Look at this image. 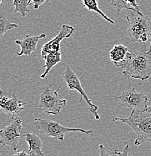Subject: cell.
<instances>
[{
    "mask_svg": "<svg viewBox=\"0 0 151 156\" xmlns=\"http://www.w3.org/2000/svg\"><path fill=\"white\" fill-rule=\"evenodd\" d=\"M127 33L132 42H142L146 46L151 32V20L147 16L141 15L133 11H128Z\"/></svg>",
    "mask_w": 151,
    "mask_h": 156,
    "instance_id": "obj_3",
    "label": "cell"
},
{
    "mask_svg": "<svg viewBox=\"0 0 151 156\" xmlns=\"http://www.w3.org/2000/svg\"><path fill=\"white\" fill-rule=\"evenodd\" d=\"M52 87L53 84H50L42 88L37 107L48 115H58L65 108L67 101L62 99L58 94L61 87L56 90L52 89Z\"/></svg>",
    "mask_w": 151,
    "mask_h": 156,
    "instance_id": "obj_5",
    "label": "cell"
},
{
    "mask_svg": "<svg viewBox=\"0 0 151 156\" xmlns=\"http://www.w3.org/2000/svg\"><path fill=\"white\" fill-rule=\"evenodd\" d=\"M149 48H148V50H147V52L148 53H151V32L150 34V35H149Z\"/></svg>",
    "mask_w": 151,
    "mask_h": 156,
    "instance_id": "obj_24",
    "label": "cell"
},
{
    "mask_svg": "<svg viewBox=\"0 0 151 156\" xmlns=\"http://www.w3.org/2000/svg\"><path fill=\"white\" fill-rule=\"evenodd\" d=\"M112 121L123 122L131 127L137 135L135 141L136 146H140L144 143H151V113L147 111L138 113L132 110L129 117H114Z\"/></svg>",
    "mask_w": 151,
    "mask_h": 156,
    "instance_id": "obj_2",
    "label": "cell"
},
{
    "mask_svg": "<svg viewBox=\"0 0 151 156\" xmlns=\"http://www.w3.org/2000/svg\"><path fill=\"white\" fill-rule=\"evenodd\" d=\"M44 59L45 60V71L41 75V78L44 79L47 76V74L51 71V69L55 66L62 62V54L60 51H53L50 52L49 54L47 55Z\"/></svg>",
    "mask_w": 151,
    "mask_h": 156,
    "instance_id": "obj_14",
    "label": "cell"
},
{
    "mask_svg": "<svg viewBox=\"0 0 151 156\" xmlns=\"http://www.w3.org/2000/svg\"><path fill=\"white\" fill-rule=\"evenodd\" d=\"M22 129V120L20 117L13 118L10 124L0 129V145L9 146L14 151H17Z\"/></svg>",
    "mask_w": 151,
    "mask_h": 156,
    "instance_id": "obj_8",
    "label": "cell"
},
{
    "mask_svg": "<svg viewBox=\"0 0 151 156\" xmlns=\"http://www.w3.org/2000/svg\"><path fill=\"white\" fill-rule=\"evenodd\" d=\"M116 98L119 99L123 107L135 110L138 113L147 111L148 98L143 92H138L135 88L129 87L127 90L124 91L120 96Z\"/></svg>",
    "mask_w": 151,
    "mask_h": 156,
    "instance_id": "obj_7",
    "label": "cell"
},
{
    "mask_svg": "<svg viewBox=\"0 0 151 156\" xmlns=\"http://www.w3.org/2000/svg\"><path fill=\"white\" fill-rule=\"evenodd\" d=\"M117 153L118 156H129V146L126 145L123 148V149L122 151H117Z\"/></svg>",
    "mask_w": 151,
    "mask_h": 156,
    "instance_id": "obj_22",
    "label": "cell"
},
{
    "mask_svg": "<svg viewBox=\"0 0 151 156\" xmlns=\"http://www.w3.org/2000/svg\"><path fill=\"white\" fill-rule=\"evenodd\" d=\"M2 93H3V91L2 90V89L0 88V95H2Z\"/></svg>",
    "mask_w": 151,
    "mask_h": 156,
    "instance_id": "obj_26",
    "label": "cell"
},
{
    "mask_svg": "<svg viewBox=\"0 0 151 156\" xmlns=\"http://www.w3.org/2000/svg\"><path fill=\"white\" fill-rule=\"evenodd\" d=\"M111 5L117 12H119L123 9H126L127 11H133L138 13V11L131 7L126 0H111Z\"/></svg>",
    "mask_w": 151,
    "mask_h": 156,
    "instance_id": "obj_18",
    "label": "cell"
},
{
    "mask_svg": "<svg viewBox=\"0 0 151 156\" xmlns=\"http://www.w3.org/2000/svg\"><path fill=\"white\" fill-rule=\"evenodd\" d=\"M147 111L148 112V113H151V105H150V106H148V107H147Z\"/></svg>",
    "mask_w": 151,
    "mask_h": 156,
    "instance_id": "obj_25",
    "label": "cell"
},
{
    "mask_svg": "<svg viewBox=\"0 0 151 156\" xmlns=\"http://www.w3.org/2000/svg\"><path fill=\"white\" fill-rule=\"evenodd\" d=\"M2 0H0V4H1V3H2Z\"/></svg>",
    "mask_w": 151,
    "mask_h": 156,
    "instance_id": "obj_27",
    "label": "cell"
},
{
    "mask_svg": "<svg viewBox=\"0 0 151 156\" xmlns=\"http://www.w3.org/2000/svg\"><path fill=\"white\" fill-rule=\"evenodd\" d=\"M15 28H18V25L17 24L11 23L4 16H1L0 17V38H2L9 31Z\"/></svg>",
    "mask_w": 151,
    "mask_h": 156,
    "instance_id": "obj_17",
    "label": "cell"
},
{
    "mask_svg": "<svg viewBox=\"0 0 151 156\" xmlns=\"http://www.w3.org/2000/svg\"><path fill=\"white\" fill-rule=\"evenodd\" d=\"M62 77H63L64 81L67 84L69 90H76L81 95V98L79 100V103H81L82 101L83 98H85V101H87V105H89V110H90V111L94 115L95 119H99L100 116L98 113V106L92 103L91 100L89 98L88 95H87L85 91L83 89L81 83L80 79H79L78 76L75 74V72L73 71L69 66H66V70L63 72V74H62Z\"/></svg>",
    "mask_w": 151,
    "mask_h": 156,
    "instance_id": "obj_6",
    "label": "cell"
},
{
    "mask_svg": "<svg viewBox=\"0 0 151 156\" xmlns=\"http://www.w3.org/2000/svg\"><path fill=\"white\" fill-rule=\"evenodd\" d=\"M99 150H100L99 156H118L116 150L114 151L109 150V149H107L103 144H100L99 145Z\"/></svg>",
    "mask_w": 151,
    "mask_h": 156,
    "instance_id": "obj_19",
    "label": "cell"
},
{
    "mask_svg": "<svg viewBox=\"0 0 151 156\" xmlns=\"http://www.w3.org/2000/svg\"><path fill=\"white\" fill-rule=\"evenodd\" d=\"M82 5L85 9H87L88 11H94V12L98 13L99 14H100L102 17H103V18L106 21H108V23L111 24H115L114 21L110 19L107 15H105L102 12V10L99 9L97 0H82Z\"/></svg>",
    "mask_w": 151,
    "mask_h": 156,
    "instance_id": "obj_15",
    "label": "cell"
},
{
    "mask_svg": "<svg viewBox=\"0 0 151 156\" xmlns=\"http://www.w3.org/2000/svg\"><path fill=\"white\" fill-rule=\"evenodd\" d=\"M11 156H31L29 155L25 150L21 151H14V153H13Z\"/></svg>",
    "mask_w": 151,
    "mask_h": 156,
    "instance_id": "obj_23",
    "label": "cell"
},
{
    "mask_svg": "<svg viewBox=\"0 0 151 156\" xmlns=\"http://www.w3.org/2000/svg\"><path fill=\"white\" fill-rule=\"evenodd\" d=\"M24 137L28 143L31 156H45L42 151L43 143L39 136L34 133H27L24 134Z\"/></svg>",
    "mask_w": 151,
    "mask_h": 156,
    "instance_id": "obj_13",
    "label": "cell"
},
{
    "mask_svg": "<svg viewBox=\"0 0 151 156\" xmlns=\"http://www.w3.org/2000/svg\"><path fill=\"white\" fill-rule=\"evenodd\" d=\"M32 2V4L34 5V9L38 10L41 5H43L45 2L52 1V0H30Z\"/></svg>",
    "mask_w": 151,
    "mask_h": 156,
    "instance_id": "obj_21",
    "label": "cell"
},
{
    "mask_svg": "<svg viewBox=\"0 0 151 156\" xmlns=\"http://www.w3.org/2000/svg\"><path fill=\"white\" fill-rule=\"evenodd\" d=\"M37 129L47 137H53L55 139L63 140L65 135L71 132H81L87 135H92V130H84L82 128H71L65 127L59 122L48 119L36 118L33 121Z\"/></svg>",
    "mask_w": 151,
    "mask_h": 156,
    "instance_id": "obj_4",
    "label": "cell"
},
{
    "mask_svg": "<svg viewBox=\"0 0 151 156\" xmlns=\"http://www.w3.org/2000/svg\"><path fill=\"white\" fill-rule=\"evenodd\" d=\"M122 68L126 77L148 80L151 77V53L131 50L129 58Z\"/></svg>",
    "mask_w": 151,
    "mask_h": 156,
    "instance_id": "obj_1",
    "label": "cell"
},
{
    "mask_svg": "<svg viewBox=\"0 0 151 156\" xmlns=\"http://www.w3.org/2000/svg\"><path fill=\"white\" fill-rule=\"evenodd\" d=\"M46 34H41L37 36L27 35L23 40H16L15 43L20 47L21 50L17 53V56H30L32 53L36 50L37 44L40 39L46 38Z\"/></svg>",
    "mask_w": 151,
    "mask_h": 156,
    "instance_id": "obj_11",
    "label": "cell"
},
{
    "mask_svg": "<svg viewBox=\"0 0 151 156\" xmlns=\"http://www.w3.org/2000/svg\"><path fill=\"white\" fill-rule=\"evenodd\" d=\"M74 31V28L72 26L63 24L59 34L54 38L50 40L42 47L41 51V57L45 58V56L49 54L50 52L60 51V42L63 39L70 38Z\"/></svg>",
    "mask_w": 151,
    "mask_h": 156,
    "instance_id": "obj_9",
    "label": "cell"
},
{
    "mask_svg": "<svg viewBox=\"0 0 151 156\" xmlns=\"http://www.w3.org/2000/svg\"><path fill=\"white\" fill-rule=\"evenodd\" d=\"M32 4L30 0H14L13 5L14 6V13H20L23 17H25L30 12L29 6Z\"/></svg>",
    "mask_w": 151,
    "mask_h": 156,
    "instance_id": "obj_16",
    "label": "cell"
},
{
    "mask_svg": "<svg viewBox=\"0 0 151 156\" xmlns=\"http://www.w3.org/2000/svg\"><path fill=\"white\" fill-rule=\"evenodd\" d=\"M131 50L123 44H116L110 52V58L116 67L122 68L129 58Z\"/></svg>",
    "mask_w": 151,
    "mask_h": 156,
    "instance_id": "obj_12",
    "label": "cell"
},
{
    "mask_svg": "<svg viewBox=\"0 0 151 156\" xmlns=\"http://www.w3.org/2000/svg\"><path fill=\"white\" fill-rule=\"evenodd\" d=\"M25 105L26 102L15 95L11 98L0 95V110L11 118H14L24 110Z\"/></svg>",
    "mask_w": 151,
    "mask_h": 156,
    "instance_id": "obj_10",
    "label": "cell"
},
{
    "mask_svg": "<svg viewBox=\"0 0 151 156\" xmlns=\"http://www.w3.org/2000/svg\"><path fill=\"white\" fill-rule=\"evenodd\" d=\"M126 1H127V2L130 5L131 7L134 8V9L138 11V13L139 14L143 15V13L141 11L140 8H139V6H138V5L136 0H126Z\"/></svg>",
    "mask_w": 151,
    "mask_h": 156,
    "instance_id": "obj_20",
    "label": "cell"
}]
</instances>
